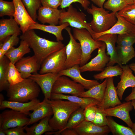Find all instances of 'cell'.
I'll return each mask as SVG.
<instances>
[{"label": "cell", "mask_w": 135, "mask_h": 135, "mask_svg": "<svg viewBox=\"0 0 135 135\" xmlns=\"http://www.w3.org/2000/svg\"><path fill=\"white\" fill-rule=\"evenodd\" d=\"M20 38L27 42L41 65L48 56L65 46L61 41H52L40 37L33 29L28 30Z\"/></svg>", "instance_id": "6da1fadb"}, {"label": "cell", "mask_w": 135, "mask_h": 135, "mask_svg": "<svg viewBox=\"0 0 135 135\" xmlns=\"http://www.w3.org/2000/svg\"><path fill=\"white\" fill-rule=\"evenodd\" d=\"M53 112V116L49 123L54 131H60L66 125L72 114L80 107L78 104L61 99L49 100Z\"/></svg>", "instance_id": "7a4b0ae2"}, {"label": "cell", "mask_w": 135, "mask_h": 135, "mask_svg": "<svg viewBox=\"0 0 135 135\" xmlns=\"http://www.w3.org/2000/svg\"><path fill=\"white\" fill-rule=\"evenodd\" d=\"M40 92V88L38 85L28 78L16 84L10 86L7 90V96L10 101L27 102L37 98Z\"/></svg>", "instance_id": "3957f363"}, {"label": "cell", "mask_w": 135, "mask_h": 135, "mask_svg": "<svg viewBox=\"0 0 135 135\" xmlns=\"http://www.w3.org/2000/svg\"><path fill=\"white\" fill-rule=\"evenodd\" d=\"M89 14L92 15V20L89 23L92 30L96 33L104 32L110 28L116 22V12L109 13L103 6L98 7L93 4L90 8L86 10Z\"/></svg>", "instance_id": "277c9868"}, {"label": "cell", "mask_w": 135, "mask_h": 135, "mask_svg": "<svg viewBox=\"0 0 135 135\" xmlns=\"http://www.w3.org/2000/svg\"><path fill=\"white\" fill-rule=\"evenodd\" d=\"M72 31L74 38L79 41L82 49V58L80 65L81 66L87 63L91 56L92 52L101 47L103 42L94 39L86 28H74Z\"/></svg>", "instance_id": "5b68a950"}, {"label": "cell", "mask_w": 135, "mask_h": 135, "mask_svg": "<svg viewBox=\"0 0 135 135\" xmlns=\"http://www.w3.org/2000/svg\"><path fill=\"white\" fill-rule=\"evenodd\" d=\"M61 10L58 24L60 25L68 23L70 26L74 28H86L92 36L95 34L91 28L89 23L87 22L86 15L84 12L78 11L72 4L68 7L66 11L64 9Z\"/></svg>", "instance_id": "8992f818"}, {"label": "cell", "mask_w": 135, "mask_h": 135, "mask_svg": "<svg viewBox=\"0 0 135 135\" xmlns=\"http://www.w3.org/2000/svg\"><path fill=\"white\" fill-rule=\"evenodd\" d=\"M66 46L48 56L41 64L39 73H59L66 69Z\"/></svg>", "instance_id": "52a82bcc"}, {"label": "cell", "mask_w": 135, "mask_h": 135, "mask_svg": "<svg viewBox=\"0 0 135 135\" xmlns=\"http://www.w3.org/2000/svg\"><path fill=\"white\" fill-rule=\"evenodd\" d=\"M68 77L64 75L58 77L53 86L52 93L70 94L79 96L85 91V88L82 85L71 80Z\"/></svg>", "instance_id": "ba28073f"}, {"label": "cell", "mask_w": 135, "mask_h": 135, "mask_svg": "<svg viewBox=\"0 0 135 135\" xmlns=\"http://www.w3.org/2000/svg\"><path fill=\"white\" fill-rule=\"evenodd\" d=\"M30 118L20 112L11 109L6 110L0 114V129L3 130L17 126H26Z\"/></svg>", "instance_id": "9c48e42d"}, {"label": "cell", "mask_w": 135, "mask_h": 135, "mask_svg": "<svg viewBox=\"0 0 135 135\" xmlns=\"http://www.w3.org/2000/svg\"><path fill=\"white\" fill-rule=\"evenodd\" d=\"M65 29L67 32L70 38L68 43L66 46V69L76 65H80L82 58V52L80 44L74 38L71 33V28L68 27Z\"/></svg>", "instance_id": "30bf717a"}, {"label": "cell", "mask_w": 135, "mask_h": 135, "mask_svg": "<svg viewBox=\"0 0 135 135\" xmlns=\"http://www.w3.org/2000/svg\"><path fill=\"white\" fill-rule=\"evenodd\" d=\"M61 76L59 73L48 72L40 74L36 73L32 74L29 78L39 86L44 95V98L50 100L53 86L57 79Z\"/></svg>", "instance_id": "8fae6325"}, {"label": "cell", "mask_w": 135, "mask_h": 135, "mask_svg": "<svg viewBox=\"0 0 135 135\" xmlns=\"http://www.w3.org/2000/svg\"><path fill=\"white\" fill-rule=\"evenodd\" d=\"M106 44L103 42L102 46L98 49L97 55L88 62L80 66L81 72L102 71L110 60V56L106 53Z\"/></svg>", "instance_id": "7c38bea8"}, {"label": "cell", "mask_w": 135, "mask_h": 135, "mask_svg": "<svg viewBox=\"0 0 135 135\" xmlns=\"http://www.w3.org/2000/svg\"><path fill=\"white\" fill-rule=\"evenodd\" d=\"M15 7L13 17L20 28L22 34L36 22L31 18L21 0H12Z\"/></svg>", "instance_id": "4fadbf2b"}, {"label": "cell", "mask_w": 135, "mask_h": 135, "mask_svg": "<svg viewBox=\"0 0 135 135\" xmlns=\"http://www.w3.org/2000/svg\"><path fill=\"white\" fill-rule=\"evenodd\" d=\"M133 108L131 102L129 101L122 103L114 107L101 109L107 116H114L118 118L132 128L134 123L130 118L129 112L132 110Z\"/></svg>", "instance_id": "5bb4252c"}, {"label": "cell", "mask_w": 135, "mask_h": 135, "mask_svg": "<svg viewBox=\"0 0 135 135\" xmlns=\"http://www.w3.org/2000/svg\"><path fill=\"white\" fill-rule=\"evenodd\" d=\"M15 65L23 78H29L32 74L37 73L40 70L41 65L34 55L23 57Z\"/></svg>", "instance_id": "9a60e30c"}, {"label": "cell", "mask_w": 135, "mask_h": 135, "mask_svg": "<svg viewBox=\"0 0 135 135\" xmlns=\"http://www.w3.org/2000/svg\"><path fill=\"white\" fill-rule=\"evenodd\" d=\"M122 103L114 86L113 77L107 78V82L103 98L98 106L102 109L114 107Z\"/></svg>", "instance_id": "2e32d148"}, {"label": "cell", "mask_w": 135, "mask_h": 135, "mask_svg": "<svg viewBox=\"0 0 135 135\" xmlns=\"http://www.w3.org/2000/svg\"><path fill=\"white\" fill-rule=\"evenodd\" d=\"M116 15L117 21L115 24L108 30L103 32L95 33L92 36L95 40L101 36L106 34H121L130 33H135V25L126 20L119 15L117 12Z\"/></svg>", "instance_id": "e0dca14e"}, {"label": "cell", "mask_w": 135, "mask_h": 135, "mask_svg": "<svg viewBox=\"0 0 135 135\" xmlns=\"http://www.w3.org/2000/svg\"><path fill=\"white\" fill-rule=\"evenodd\" d=\"M117 36L116 34H106L101 36L96 40L103 42L106 44V54L110 57V60L106 64L107 66H114L116 63L121 67L122 66L117 52L115 46Z\"/></svg>", "instance_id": "ac0fdd59"}, {"label": "cell", "mask_w": 135, "mask_h": 135, "mask_svg": "<svg viewBox=\"0 0 135 135\" xmlns=\"http://www.w3.org/2000/svg\"><path fill=\"white\" fill-rule=\"evenodd\" d=\"M74 128L78 135H107L110 132L107 125L100 126L85 120Z\"/></svg>", "instance_id": "d6986e66"}, {"label": "cell", "mask_w": 135, "mask_h": 135, "mask_svg": "<svg viewBox=\"0 0 135 135\" xmlns=\"http://www.w3.org/2000/svg\"><path fill=\"white\" fill-rule=\"evenodd\" d=\"M80 66L79 65H76L63 70L59 73L70 78L75 82L81 84L87 90L100 84L97 80H89L83 78L81 74Z\"/></svg>", "instance_id": "ffe728a7"}, {"label": "cell", "mask_w": 135, "mask_h": 135, "mask_svg": "<svg viewBox=\"0 0 135 135\" xmlns=\"http://www.w3.org/2000/svg\"><path fill=\"white\" fill-rule=\"evenodd\" d=\"M40 100L36 98L28 102H22L4 100L0 104V110L8 108L20 112L27 115L30 114V111L33 110L39 104Z\"/></svg>", "instance_id": "44dd1931"}, {"label": "cell", "mask_w": 135, "mask_h": 135, "mask_svg": "<svg viewBox=\"0 0 135 135\" xmlns=\"http://www.w3.org/2000/svg\"><path fill=\"white\" fill-rule=\"evenodd\" d=\"M122 68L123 72L120 76V80L116 87L118 95L120 100H122L123 94L126 88L135 87V76L129 65L122 66Z\"/></svg>", "instance_id": "7402d4cb"}, {"label": "cell", "mask_w": 135, "mask_h": 135, "mask_svg": "<svg viewBox=\"0 0 135 135\" xmlns=\"http://www.w3.org/2000/svg\"><path fill=\"white\" fill-rule=\"evenodd\" d=\"M62 10L41 6L38 10L37 19L44 24L56 25L59 24Z\"/></svg>", "instance_id": "603a6c76"}, {"label": "cell", "mask_w": 135, "mask_h": 135, "mask_svg": "<svg viewBox=\"0 0 135 135\" xmlns=\"http://www.w3.org/2000/svg\"><path fill=\"white\" fill-rule=\"evenodd\" d=\"M49 100L44 98L33 110V112L29 115V121L26 126L35 123L47 116H50L53 114V110Z\"/></svg>", "instance_id": "cb8c5ba5"}, {"label": "cell", "mask_w": 135, "mask_h": 135, "mask_svg": "<svg viewBox=\"0 0 135 135\" xmlns=\"http://www.w3.org/2000/svg\"><path fill=\"white\" fill-rule=\"evenodd\" d=\"M57 99L67 100L78 104L81 107L84 109L90 106L98 105L100 103L98 101L90 98L81 97L74 95L52 93L50 100Z\"/></svg>", "instance_id": "d4e9b609"}, {"label": "cell", "mask_w": 135, "mask_h": 135, "mask_svg": "<svg viewBox=\"0 0 135 135\" xmlns=\"http://www.w3.org/2000/svg\"><path fill=\"white\" fill-rule=\"evenodd\" d=\"M21 30L17 22L12 17L0 20V41L7 37L17 34H20Z\"/></svg>", "instance_id": "484cf974"}, {"label": "cell", "mask_w": 135, "mask_h": 135, "mask_svg": "<svg viewBox=\"0 0 135 135\" xmlns=\"http://www.w3.org/2000/svg\"><path fill=\"white\" fill-rule=\"evenodd\" d=\"M30 52V48L27 42L21 40L18 47L16 48L14 46L11 48L6 52L4 55L11 62L15 64L24 55Z\"/></svg>", "instance_id": "4316f807"}, {"label": "cell", "mask_w": 135, "mask_h": 135, "mask_svg": "<svg viewBox=\"0 0 135 135\" xmlns=\"http://www.w3.org/2000/svg\"><path fill=\"white\" fill-rule=\"evenodd\" d=\"M70 26L66 23L59 26L45 25L36 22L30 26L28 30L37 29L48 32L54 35L56 37L57 41H62L64 40L62 35V31Z\"/></svg>", "instance_id": "83f0119b"}, {"label": "cell", "mask_w": 135, "mask_h": 135, "mask_svg": "<svg viewBox=\"0 0 135 135\" xmlns=\"http://www.w3.org/2000/svg\"><path fill=\"white\" fill-rule=\"evenodd\" d=\"M50 116H48L42 119L38 124H35L30 127L24 126L27 135H41L49 132L54 131L49 124V120Z\"/></svg>", "instance_id": "f1b7e54d"}, {"label": "cell", "mask_w": 135, "mask_h": 135, "mask_svg": "<svg viewBox=\"0 0 135 135\" xmlns=\"http://www.w3.org/2000/svg\"><path fill=\"white\" fill-rule=\"evenodd\" d=\"M84 110L80 107L74 112L70 116L66 125L62 130L55 132H48L46 133V134L60 135L61 132L66 129L74 128L85 120L84 114Z\"/></svg>", "instance_id": "f546056e"}, {"label": "cell", "mask_w": 135, "mask_h": 135, "mask_svg": "<svg viewBox=\"0 0 135 135\" xmlns=\"http://www.w3.org/2000/svg\"><path fill=\"white\" fill-rule=\"evenodd\" d=\"M107 82V78H106L101 83L85 91L79 96L81 97L92 98L101 102L103 98Z\"/></svg>", "instance_id": "4dcf8cb0"}, {"label": "cell", "mask_w": 135, "mask_h": 135, "mask_svg": "<svg viewBox=\"0 0 135 135\" xmlns=\"http://www.w3.org/2000/svg\"><path fill=\"white\" fill-rule=\"evenodd\" d=\"M10 62L5 56L0 58V91L7 90L10 86L8 75Z\"/></svg>", "instance_id": "1f68e13d"}, {"label": "cell", "mask_w": 135, "mask_h": 135, "mask_svg": "<svg viewBox=\"0 0 135 135\" xmlns=\"http://www.w3.org/2000/svg\"><path fill=\"white\" fill-rule=\"evenodd\" d=\"M107 125L113 135H135V132L131 128L118 124L111 116H107Z\"/></svg>", "instance_id": "d6a6232c"}, {"label": "cell", "mask_w": 135, "mask_h": 135, "mask_svg": "<svg viewBox=\"0 0 135 135\" xmlns=\"http://www.w3.org/2000/svg\"><path fill=\"white\" fill-rule=\"evenodd\" d=\"M123 72L122 67L118 64L115 66H107L101 72L94 74L93 77L97 80L102 81L106 78L120 76Z\"/></svg>", "instance_id": "836d02e7"}, {"label": "cell", "mask_w": 135, "mask_h": 135, "mask_svg": "<svg viewBox=\"0 0 135 135\" xmlns=\"http://www.w3.org/2000/svg\"><path fill=\"white\" fill-rule=\"evenodd\" d=\"M118 56L122 64H126L135 57V51L133 46H124L117 45L116 47Z\"/></svg>", "instance_id": "e575fe53"}, {"label": "cell", "mask_w": 135, "mask_h": 135, "mask_svg": "<svg viewBox=\"0 0 135 135\" xmlns=\"http://www.w3.org/2000/svg\"><path fill=\"white\" fill-rule=\"evenodd\" d=\"M18 36V34H15L7 37L0 41V58L4 56L10 48L18 44L19 41Z\"/></svg>", "instance_id": "d590c367"}, {"label": "cell", "mask_w": 135, "mask_h": 135, "mask_svg": "<svg viewBox=\"0 0 135 135\" xmlns=\"http://www.w3.org/2000/svg\"><path fill=\"white\" fill-rule=\"evenodd\" d=\"M29 14L36 22L37 18V11L41 6V0H21Z\"/></svg>", "instance_id": "8d00e7d4"}, {"label": "cell", "mask_w": 135, "mask_h": 135, "mask_svg": "<svg viewBox=\"0 0 135 135\" xmlns=\"http://www.w3.org/2000/svg\"><path fill=\"white\" fill-rule=\"evenodd\" d=\"M118 13L126 20L135 25V4H128Z\"/></svg>", "instance_id": "74e56055"}, {"label": "cell", "mask_w": 135, "mask_h": 135, "mask_svg": "<svg viewBox=\"0 0 135 135\" xmlns=\"http://www.w3.org/2000/svg\"><path fill=\"white\" fill-rule=\"evenodd\" d=\"M20 74L16 67L15 64L11 62L10 63L8 75V80L10 86L16 84L24 80Z\"/></svg>", "instance_id": "f35d334b"}, {"label": "cell", "mask_w": 135, "mask_h": 135, "mask_svg": "<svg viewBox=\"0 0 135 135\" xmlns=\"http://www.w3.org/2000/svg\"><path fill=\"white\" fill-rule=\"evenodd\" d=\"M15 11V7L13 1L9 2L0 0V16H13Z\"/></svg>", "instance_id": "ab89813d"}, {"label": "cell", "mask_w": 135, "mask_h": 135, "mask_svg": "<svg viewBox=\"0 0 135 135\" xmlns=\"http://www.w3.org/2000/svg\"><path fill=\"white\" fill-rule=\"evenodd\" d=\"M128 4L125 0H108L104 4V8L116 12L124 8Z\"/></svg>", "instance_id": "60d3db41"}, {"label": "cell", "mask_w": 135, "mask_h": 135, "mask_svg": "<svg viewBox=\"0 0 135 135\" xmlns=\"http://www.w3.org/2000/svg\"><path fill=\"white\" fill-rule=\"evenodd\" d=\"M116 43L117 45L121 46H132L135 43V33H130L118 34Z\"/></svg>", "instance_id": "b9f144b4"}, {"label": "cell", "mask_w": 135, "mask_h": 135, "mask_svg": "<svg viewBox=\"0 0 135 135\" xmlns=\"http://www.w3.org/2000/svg\"><path fill=\"white\" fill-rule=\"evenodd\" d=\"M92 122L96 125L100 126L107 125L108 124L106 115L98 106L95 118Z\"/></svg>", "instance_id": "7bdbcfd3"}, {"label": "cell", "mask_w": 135, "mask_h": 135, "mask_svg": "<svg viewBox=\"0 0 135 135\" xmlns=\"http://www.w3.org/2000/svg\"><path fill=\"white\" fill-rule=\"evenodd\" d=\"M97 108V105H91L84 109V114L85 120L92 122H93L96 115Z\"/></svg>", "instance_id": "ee69618b"}, {"label": "cell", "mask_w": 135, "mask_h": 135, "mask_svg": "<svg viewBox=\"0 0 135 135\" xmlns=\"http://www.w3.org/2000/svg\"><path fill=\"white\" fill-rule=\"evenodd\" d=\"M78 2L80 3L84 10H86L90 4L88 0H62L60 8L61 9L68 7L73 3Z\"/></svg>", "instance_id": "f6af8a7d"}, {"label": "cell", "mask_w": 135, "mask_h": 135, "mask_svg": "<svg viewBox=\"0 0 135 135\" xmlns=\"http://www.w3.org/2000/svg\"><path fill=\"white\" fill-rule=\"evenodd\" d=\"M24 127L17 126L4 130L6 135H27Z\"/></svg>", "instance_id": "bcb514c9"}, {"label": "cell", "mask_w": 135, "mask_h": 135, "mask_svg": "<svg viewBox=\"0 0 135 135\" xmlns=\"http://www.w3.org/2000/svg\"><path fill=\"white\" fill-rule=\"evenodd\" d=\"M41 4L44 6L58 8L60 6L62 0H41Z\"/></svg>", "instance_id": "7dc6e473"}, {"label": "cell", "mask_w": 135, "mask_h": 135, "mask_svg": "<svg viewBox=\"0 0 135 135\" xmlns=\"http://www.w3.org/2000/svg\"><path fill=\"white\" fill-rule=\"evenodd\" d=\"M60 135H78V134L74 128H68L62 131L60 133Z\"/></svg>", "instance_id": "c3c4849f"}, {"label": "cell", "mask_w": 135, "mask_h": 135, "mask_svg": "<svg viewBox=\"0 0 135 135\" xmlns=\"http://www.w3.org/2000/svg\"><path fill=\"white\" fill-rule=\"evenodd\" d=\"M135 99V87L132 88L131 93L125 99L126 102L130 101Z\"/></svg>", "instance_id": "681fc988"}, {"label": "cell", "mask_w": 135, "mask_h": 135, "mask_svg": "<svg viewBox=\"0 0 135 135\" xmlns=\"http://www.w3.org/2000/svg\"><path fill=\"white\" fill-rule=\"evenodd\" d=\"M106 0H91L98 7L103 6L104 2Z\"/></svg>", "instance_id": "f907efd6"}, {"label": "cell", "mask_w": 135, "mask_h": 135, "mask_svg": "<svg viewBox=\"0 0 135 135\" xmlns=\"http://www.w3.org/2000/svg\"><path fill=\"white\" fill-rule=\"evenodd\" d=\"M131 102L132 104L133 107V108L135 110V99L132 100L131 101ZM132 128L135 132V122L134 123L133 126Z\"/></svg>", "instance_id": "816d5d0a"}, {"label": "cell", "mask_w": 135, "mask_h": 135, "mask_svg": "<svg viewBox=\"0 0 135 135\" xmlns=\"http://www.w3.org/2000/svg\"><path fill=\"white\" fill-rule=\"evenodd\" d=\"M129 66L130 69L135 74V63H132L130 64Z\"/></svg>", "instance_id": "f5cc1de1"}, {"label": "cell", "mask_w": 135, "mask_h": 135, "mask_svg": "<svg viewBox=\"0 0 135 135\" xmlns=\"http://www.w3.org/2000/svg\"><path fill=\"white\" fill-rule=\"evenodd\" d=\"M4 100V98L3 95L2 94H0V104H1L2 102Z\"/></svg>", "instance_id": "db71d44e"}, {"label": "cell", "mask_w": 135, "mask_h": 135, "mask_svg": "<svg viewBox=\"0 0 135 135\" xmlns=\"http://www.w3.org/2000/svg\"><path fill=\"white\" fill-rule=\"evenodd\" d=\"M128 4H133V0H125Z\"/></svg>", "instance_id": "11a10c76"}, {"label": "cell", "mask_w": 135, "mask_h": 135, "mask_svg": "<svg viewBox=\"0 0 135 135\" xmlns=\"http://www.w3.org/2000/svg\"><path fill=\"white\" fill-rule=\"evenodd\" d=\"M0 135H6V134L4 131V130L0 129Z\"/></svg>", "instance_id": "9f6ffc18"}, {"label": "cell", "mask_w": 135, "mask_h": 135, "mask_svg": "<svg viewBox=\"0 0 135 135\" xmlns=\"http://www.w3.org/2000/svg\"><path fill=\"white\" fill-rule=\"evenodd\" d=\"M133 4H135V0H133Z\"/></svg>", "instance_id": "6f0895ef"}, {"label": "cell", "mask_w": 135, "mask_h": 135, "mask_svg": "<svg viewBox=\"0 0 135 135\" xmlns=\"http://www.w3.org/2000/svg\"></svg>", "instance_id": "680465c9"}]
</instances>
